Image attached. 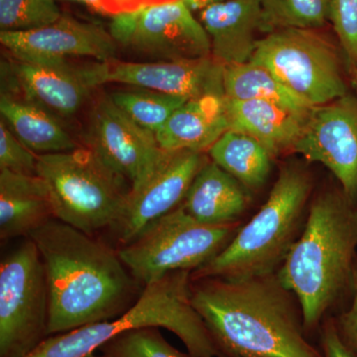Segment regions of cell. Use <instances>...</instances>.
<instances>
[{
	"label": "cell",
	"mask_w": 357,
	"mask_h": 357,
	"mask_svg": "<svg viewBox=\"0 0 357 357\" xmlns=\"http://www.w3.org/2000/svg\"><path fill=\"white\" fill-rule=\"evenodd\" d=\"M244 185L213 161H208L197 174L182 206L199 222L229 225L245 211L248 195Z\"/></svg>",
	"instance_id": "21"
},
{
	"label": "cell",
	"mask_w": 357,
	"mask_h": 357,
	"mask_svg": "<svg viewBox=\"0 0 357 357\" xmlns=\"http://www.w3.org/2000/svg\"><path fill=\"white\" fill-rule=\"evenodd\" d=\"M352 84H354V89H356V93L357 96V77L352 81Z\"/></svg>",
	"instance_id": "36"
},
{
	"label": "cell",
	"mask_w": 357,
	"mask_h": 357,
	"mask_svg": "<svg viewBox=\"0 0 357 357\" xmlns=\"http://www.w3.org/2000/svg\"><path fill=\"white\" fill-rule=\"evenodd\" d=\"M293 150L325 165L351 198L357 199V96L314 107Z\"/></svg>",
	"instance_id": "14"
},
{
	"label": "cell",
	"mask_w": 357,
	"mask_h": 357,
	"mask_svg": "<svg viewBox=\"0 0 357 357\" xmlns=\"http://www.w3.org/2000/svg\"><path fill=\"white\" fill-rule=\"evenodd\" d=\"M223 82L225 96L230 100H264L303 114L314 107L284 86L266 68L252 62L225 66Z\"/></svg>",
	"instance_id": "24"
},
{
	"label": "cell",
	"mask_w": 357,
	"mask_h": 357,
	"mask_svg": "<svg viewBox=\"0 0 357 357\" xmlns=\"http://www.w3.org/2000/svg\"><path fill=\"white\" fill-rule=\"evenodd\" d=\"M319 345L323 357H357V352L347 347L340 337L333 319H326L321 326Z\"/></svg>",
	"instance_id": "32"
},
{
	"label": "cell",
	"mask_w": 357,
	"mask_h": 357,
	"mask_svg": "<svg viewBox=\"0 0 357 357\" xmlns=\"http://www.w3.org/2000/svg\"><path fill=\"white\" fill-rule=\"evenodd\" d=\"M197 280L192 306L223 357H323L278 274Z\"/></svg>",
	"instance_id": "1"
},
{
	"label": "cell",
	"mask_w": 357,
	"mask_h": 357,
	"mask_svg": "<svg viewBox=\"0 0 357 357\" xmlns=\"http://www.w3.org/2000/svg\"><path fill=\"white\" fill-rule=\"evenodd\" d=\"M69 1L79 2V3L86 4V6L96 11V13H105V10H103L102 3H100V0H69Z\"/></svg>",
	"instance_id": "35"
},
{
	"label": "cell",
	"mask_w": 357,
	"mask_h": 357,
	"mask_svg": "<svg viewBox=\"0 0 357 357\" xmlns=\"http://www.w3.org/2000/svg\"><path fill=\"white\" fill-rule=\"evenodd\" d=\"M62 16L55 0H0L1 31H27L56 22Z\"/></svg>",
	"instance_id": "28"
},
{
	"label": "cell",
	"mask_w": 357,
	"mask_h": 357,
	"mask_svg": "<svg viewBox=\"0 0 357 357\" xmlns=\"http://www.w3.org/2000/svg\"><path fill=\"white\" fill-rule=\"evenodd\" d=\"M250 62L263 66L312 107L349 93L337 47L317 29H280L258 40Z\"/></svg>",
	"instance_id": "8"
},
{
	"label": "cell",
	"mask_w": 357,
	"mask_h": 357,
	"mask_svg": "<svg viewBox=\"0 0 357 357\" xmlns=\"http://www.w3.org/2000/svg\"><path fill=\"white\" fill-rule=\"evenodd\" d=\"M112 102L144 129L156 134L188 98L137 88L110 93Z\"/></svg>",
	"instance_id": "25"
},
{
	"label": "cell",
	"mask_w": 357,
	"mask_h": 357,
	"mask_svg": "<svg viewBox=\"0 0 357 357\" xmlns=\"http://www.w3.org/2000/svg\"><path fill=\"white\" fill-rule=\"evenodd\" d=\"M225 110L229 129L255 138L274 157L293 150L312 109L303 114L264 100L225 98Z\"/></svg>",
	"instance_id": "19"
},
{
	"label": "cell",
	"mask_w": 357,
	"mask_h": 357,
	"mask_svg": "<svg viewBox=\"0 0 357 357\" xmlns=\"http://www.w3.org/2000/svg\"><path fill=\"white\" fill-rule=\"evenodd\" d=\"M86 146L130 188L140 184L164 151L155 133L138 126L109 96L93 105Z\"/></svg>",
	"instance_id": "13"
},
{
	"label": "cell",
	"mask_w": 357,
	"mask_h": 357,
	"mask_svg": "<svg viewBox=\"0 0 357 357\" xmlns=\"http://www.w3.org/2000/svg\"><path fill=\"white\" fill-rule=\"evenodd\" d=\"M310 192L311 181L304 171L284 167L266 203L218 255L192 272V280L275 273L298 238Z\"/></svg>",
	"instance_id": "5"
},
{
	"label": "cell",
	"mask_w": 357,
	"mask_h": 357,
	"mask_svg": "<svg viewBox=\"0 0 357 357\" xmlns=\"http://www.w3.org/2000/svg\"><path fill=\"white\" fill-rule=\"evenodd\" d=\"M175 1L177 0H100V3L105 13L116 15Z\"/></svg>",
	"instance_id": "33"
},
{
	"label": "cell",
	"mask_w": 357,
	"mask_h": 357,
	"mask_svg": "<svg viewBox=\"0 0 357 357\" xmlns=\"http://www.w3.org/2000/svg\"><path fill=\"white\" fill-rule=\"evenodd\" d=\"M199 21L211 40V56L223 66L250 62L263 32L261 7L257 0H227L206 7Z\"/></svg>",
	"instance_id": "17"
},
{
	"label": "cell",
	"mask_w": 357,
	"mask_h": 357,
	"mask_svg": "<svg viewBox=\"0 0 357 357\" xmlns=\"http://www.w3.org/2000/svg\"><path fill=\"white\" fill-rule=\"evenodd\" d=\"M0 114L14 135L36 155L76 149V141L58 117L21 96H0Z\"/></svg>",
	"instance_id": "22"
},
{
	"label": "cell",
	"mask_w": 357,
	"mask_h": 357,
	"mask_svg": "<svg viewBox=\"0 0 357 357\" xmlns=\"http://www.w3.org/2000/svg\"><path fill=\"white\" fill-rule=\"evenodd\" d=\"M192 272L175 271L143 288L121 316L51 335L27 357H91L128 331L163 328L180 338L190 357H223L192 303Z\"/></svg>",
	"instance_id": "4"
},
{
	"label": "cell",
	"mask_w": 357,
	"mask_h": 357,
	"mask_svg": "<svg viewBox=\"0 0 357 357\" xmlns=\"http://www.w3.org/2000/svg\"><path fill=\"white\" fill-rule=\"evenodd\" d=\"M109 33L117 45L158 61L211 56V40L183 0L114 15Z\"/></svg>",
	"instance_id": "10"
},
{
	"label": "cell",
	"mask_w": 357,
	"mask_h": 357,
	"mask_svg": "<svg viewBox=\"0 0 357 357\" xmlns=\"http://www.w3.org/2000/svg\"><path fill=\"white\" fill-rule=\"evenodd\" d=\"M351 303L347 310L335 319L337 332L347 347L357 352V262L351 282Z\"/></svg>",
	"instance_id": "31"
},
{
	"label": "cell",
	"mask_w": 357,
	"mask_h": 357,
	"mask_svg": "<svg viewBox=\"0 0 357 357\" xmlns=\"http://www.w3.org/2000/svg\"><path fill=\"white\" fill-rule=\"evenodd\" d=\"M36 174L50 192L55 218L89 236L114 227L130 192L128 183L86 146L37 155Z\"/></svg>",
	"instance_id": "6"
},
{
	"label": "cell",
	"mask_w": 357,
	"mask_h": 357,
	"mask_svg": "<svg viewBox=\"0 0 357 357\" xmlns=\"http://www.w3.org/2000/svg\"><path fill=\"white\" fill-rule=\"evenodd\" d=\"M239 229V223L199 222L182 204L152 222L119 250L122 262L146 287L175 271H195L218 255Z\"/></svg>",
	"instance_id": "7"
},
{
	"label": "cell",
	"mask_w": 357,
	"mask_h": 357,
	"mask_svg": "<svg viewBox=\"0 0 357 357\" xmlns=\"http://www.w3.org/2000/svg\"><path fill=\"white\" fill-rule=\"evenodd\" d=\"M330 22L354 81L357 77V0H331Z\"/></svg>",
	"instance_id": "29"
},
{
	"label": "cell",
	"mask_w": 357,
	"mask_h": 357,
	"mask_svg": "<svg viewBox=\"0 0 357 357\" xmlns=\"http://www.w3.org/2000/svg\"><path fill=\"white\" fill-rule=\"evenodd\" d=\"M49 291L30 238L0 264V357H27L48 335Z\"/></svg>",
	"instance_id": "9"
},
{
	"label": "cell",
	"mask_w": 357,
	"mask_h": 357,
	"mask_svg": "<svg viewBox=\"0 0 357 357\" xmlns=\"http://www.w3.org/2000/svg\"><path fill=\"white\" fill-rule=\"evenodd\" d=\"M185 6L192 11L196 13L206 9V7L215 6V4L222 3V2L227 1V0H183Z\"/></svg>",
	"instance_id": "34"
},
{
	"label": "cell",
	"mask_w": 357,
	"mask_h": 357,
	"mask_svg": "<svg viewBox=\"0 0 357 357\" xmlns=\"http://www.w3.org/2000/svg\"><path fill=\"white\" fill-rule=\"evenodd\" d=\"M208 161L204 152L164 150L146 177L131 188L121 218L112 229L121 245L130 243L155 220L178 208Z\"/></svg>",
	"instance_id": "12"
},
{
	"label": "cell",
	"mask_w": 357,
	"mask_h": 357,
	"mask_svg": "<svg viewBox=\"0 0 357 357\" xmlns=\"http://www.w3.org/2000/svg\"><path fill=\"white\" fill-rule=\"evenodd\" d=\"M102 357H190L169 344L158 328L128 331L100 347Z\"/></svg>",
	"instance_id": "27"
},
{
	"label": "cell",
	"mask_w": 357,
	"mask_h": 357,
	"mask_svg": "<svg viewBox=\"0 0 357 357\" xmlns=\"http://www.w3.org/2000/svg\"><path fill=\"white\" fill-rule=\"evenodd\" d=\"M55 218L48 188L37 174L0 169V238L29 237Z\"/></svg>",
	"instance_id": "18"
},
{
	"label": "cell",
	"mask_w": 357,
	"mask_h": 357,
	"mask_svg": "<svg viewBox=\"0 0 357 357\" xmlns=\"http://www.w3.org/2000/svg\"><path fill=\"white\" fill-rule=\"evenodd\" d=\"M91 88L121 84L152 89L188 100L206 96L225 98V66L213 56L153 63L98 62L84 67Z\"/></svg>",
	"instance_id": "11"
},
{
	"label": "cell",
	"mask_w": 357,
	"mask_h": 357,
	"mask_svg": "<svg viewBox=\"0 0 357 357\" xmlns=\"http://www.w3.org/2000/svg\"><path fill=\"white\" fill-rule=\"evenodd\" d=\"M84 67L68 61H1V95L21 96L57 117L74 116L91 95Z\"/></svg>",
	"instance_id": "16"
},
{
	"label": "cell",
	"mask_w": 357,
	"mask_h": 357,
	"mask_svg": "<svg viewBox=\"0 0 357 357\" xmlns=\"http://www.w3.org/2000/svg\"><path fill=\"white\" fill-rule=\"evenodd\" d=\"M28 238L46 273L49 337L117 318L135 303L139 283L119 251L57 218Z\"/></svg>",
	"instance_id": "2"
},
{
	"label": "cell",
	"mask_w": 357,
	"mask_h": 357,
	"mask_svg": "<svg viewBox=\"0 0 357 357\" xmlns=\"http://www.w3.org/2000/svg\"><path fill=\"white\" fill-rule=\"evenodd\" d=\"M0 42L11 57L27 62H54L89 57L115 60L116 42L102 26L62 15L56 22L27 31H0Z\"/></svg>",
	"instance_id": "15"
},
{
	"label": "cell",
	"mask_w": 357,
	"mask_h": 357,
	"mask_svg": "<svg viewBox=\"0 0 357 357\" xmlns=\"http://www.w3.org/2000/svg\"><path fill=\"white\" fill-rule=\"evenodd\" d=\"M36 167L37 155L23 145L3 119H0V169L34 175Z\"/></svg>",
	"instance_id": "30"
},
{
	"label": "cell",
	"mask_w": 357,
	"mask_h": 357,
	"mask_svg": "<svg viewBox=\"0 0 357 357\" xmlns=\"http://www.w3.org/2000/svg\"><path fill=\"white\" fill-rule=\"evenodd\" d=\"M356 249L357 199L342 187L321 192L277 272L299 303L307 333L318 328L344 294H351Z\"/></svg>",
	"instance_id": "3"
},
{
	"label": "cell",
	"mask_w": 357,
	"mask_h": 357,
	"mask_svg": "<svg viewBox=\"0 0 357 357\" xmlns=\"http://www.w3.org/2000/svg\"><path fill=\"white\" fill-rule=\"evenodd\" d=\"M91 357H95V356H91Z\"/></svg>",
	"instance_id": "37"
},
{
	"label": "cell",
	"mask_w": 357,
	"mask_h": 357,
	"mask_svg": "<svg viewBox=\"0 0 357 357\" xmlns=\"http://www.w3.org/2000/svg\"><path fill=\"white\" fill-rule=\"evenodd\" d=\"M211 161L248 189L264 184L271 170L272 155L248 134L229 130L208 150Z\"/></svg>",
	"instance_id": "23"
},
{
	"label": "cell",
	"mask_w": 357,
	"mask_h": 357,
	"mask_svg": "<svg viewBox=\"0 0 357 357\" xmlns=\"http://www.w3.org/2000/svg\"><path fill=\"white\" fill-rule=\"evenodd\" d=\"M263 32L319 29L330 21L331 0H257Z\"/></svg>",
	"instance_id": "26"
},
{
	"label": "cell",
	"mask_w": 357,
	"mask_h": 357,
	"mask_svg": "<svg viewBox=\"0 0 357 357\" xmlns=\"http://www.w3.org/2000/svg\"><path fill=\"white\" fill-rule=\"evenodd\" d=\"M225 98L206 96L188 100L155 134L160 148L166 151L210 150L229 129Z\"/></svg>",
	"instance_id": "20"
}]
</instances>
